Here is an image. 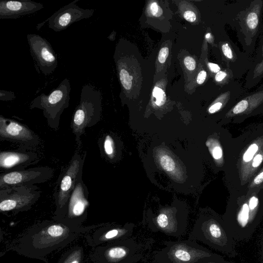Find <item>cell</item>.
<instances>
[{"label": "cell", "instance_id": "obj_1", "mask_svg": "<svg viewBox=\"0 0 263 263\" xmlns=\"http://www.w3.org/2000/svg\"><path fill=\"white\" fill-rule=\"evenodd\" d=\"M77 227L57 220L44 221L21 239V252L32 257L45 255L73 240Z\"/></svg>", "mask_w": 263, "mask_h": 263}, {"label": "cell", "instance_id": "obj_2", "mask_svg": "<svg viewBox=\"0 0 263 263\" xmlns=\"http://www.w3.org/2000/svg\"><path fill=\"white\" fill-rule=\"evenodd\" d=\"M188 239L199 241L230 257L237 255L236 242L224 220L214 215H202L195 223Z\"/></svg>", "mask_w": 263, "mask_h": 263}, {"label": "cell", "instance_id": "obj_3", "mask_svg": "<svg viewBox=\"0 0 263 263\" xmlns=\"http://www.w3.org/2000/svg\"><path fill=\"white\" fill-rule=\"evenodd\" d=\"M101 100L99 90L91 85L83 86L79 104L73 111L70 122L78 148L81 147V137L85 134L86 129L95 125L100 119Z\"/></svg>", "mask_w": 263, "mask_h": 263}, {"label": "cell", "instance_id": "obj_4", "mask_svg": "<svg viewBox=\"0 0 263 263\" xmlns=\"http://www.w3.org/2000/svg\"><path fill=\"white\" fill-rule=\"evenodd\" d=\"M163 245V248L154 252L155 263H200L214 253L190 239L165 241Z\"/></svg>", "mask_w": 263, "mask_h": 263}, {"label": "cell", "instance_id": "obj_5", "mask_svg": "<svg viewBox=\"0 0 263 263\" xmlns=\"http://www.w3.org/2000/svg\"><path fill=\"white\" fill-rule=\"evenodd\" d=\"M70 91V81L68 79L65 78L49 94L41 93L33 99L29 108L42 110L48 126L57 130L59 127L61 116L69 106Z\"/></svg>", "mask_w": 263, "mask_h": 263}, {"label": "cell", "instance_id": "obj_6", "mask_svg": "<svg viewBox=\"0 0 263 263\" xmlns=\"http://www.w3.org/2000/svg\"><path fill=\"white\" fill-rule=\"evenodd\" d=\"M86 157V152L82 156L76 151L69 163L61 169L53 194L56 206L53 218L55 220L60 217L79 177L83 174Z\"/></svg>", "mask_w": 263, "mask_h": 263}, {"label": "cell", "instance_id": "obj_7", "mask_svg": "<svg viewBox=\"0 0 263 263\" xmlns=\"http://www.w3.org/2000/svg\"><path fill=\"white\" fill-rule=\"evenodd\" d=\"M41 195V190L35 185L0 189V211L5 214L27 211L36 203Z\"/></svg>", "mask_w": 263, "mask_h": 263}, {"label": "cell", "instance_id": "obj_8", "mask_svg": "<svg viewBox=\"0 0 263 263\" xmlns=\"http://www.w3.org/2000/svg\"><path fill=\"white\" fill-rule=\"evenodd\" d=\"M145 246L134 237L110 243L100 248L99 263H136L144 254Z\"/></svg>", "mask_w": 263, "mask_h": 263}, {"label": "cell", "instance_id": "obj_9", "mask_svg": "<svg viewBox=\"0 0 263 263\" xmlns=\"http://www.w3.org/2000/svg\"><path fill=\"white\" fill-rule=\"evenodd\" d=\"M88 195L89 192L82 179V174L79 177L73 192L57 221L78 227L87 217L89 205Z\"/></svg>", "mask_w": 263, "mask_h": 263}, {"label": "cell", "instance_id": "obj_10", "mask_svg": "<svg viewBox=\"0 0 263 263\" xmlns=\"http://www.w3.org/2000/svg\"><path fill=\"white\" fill-rule=\"evenodd\" d=\"M54 173L52 167L47 166L1 173L0 189L43 183L50 180Z\"/></svg>", "mask_w": 263, "mask_h": 263}, {"label": "cell", "instance_id": "obj_11", "mask_svg": "<svg viewBox=\"0 0 263 263\" xmlns=\"http://www.w3.org/2000/svg\"><path fill=\"white\" fill-rule=\"evenodd\" d=\"M0 140L19 144L25 149L35 147L40 144L38 135L26 125L0 116Z\"/></svg>", "mask_w": 263, "mask_h": 263}, {"label": "cell", "instance_id": "obj_12", "mask_svg": "<svg viewBox=\"0 0 263 263\" xmlns=\"http://www.w3.org/2000/svg\"><path fill=\"white\" fill-rule=\"evenodd\" d=\"M79 1L74 0L61 8L43 22L37 24L36 29L39 30L48 22V27L58 32L66 29L75 22L91 17L95 10L80 7L77 5Z\"/></svg>", "mask_w": 263, "mask_h": 263}, {"label": "cell", "instance_id": "obj_13", "mask_svg": "<svg viewBox=\"0 0 263 263\" xmlns=\"http://www.w3.org/2000/svg\"><path fill=\"white\" fill-rule=\"evenodd\" d=\"M30 54L40 70L45 76L51 74L58 65V57L50 43L39 34H28Z\"/></svg>", "mask_w": 263, "mask_h": 263}, {"label": "cell", "instance_id": "obj_14", "mask_svg": "<svg viewBox=\"0 0 263 263\" xmlns=\"http://www.w3.org/2000/svg\"><path fill=\"white\" fill-rule=\"evenodd\" d=\"M149 229L153 232H160L176 237L184 234L187 228V220L185 216L180 217L167 210L152 217L148 222Z\"/></svg>", "mask_w": 263, "mask_h": 263}, {"label": "cell", "instance_id": "obj_15", "mask_svg": "<svg viewBox=\"0 0 263 263\" xmlns=\"http://www.w3.org/2000/svg\"><path fill=\"white\" fill-rule=\"evenodd\" d=\"M39 157L36 153L25 150L2 151L0 153L1 173L26 169L37 163Z\"/></svg>", "mask_w": 263, "mask_h": 263}, {"label": "cell", "instance_id": "obj_16", "mask_svg": "<svg viewBox=\"0 0 263 263\" xmlns=\"http://www.w3.org/2000/svg\"><path fill=\"white\" fill-rule=\"evenodd\" d=\"M44 8L42 3L31 0L0 2V19L17 18L32 14Z\"/></svg>", "mask_w": 263, "mask_h": 263}, {"label": "cell", "instance_id": "obj_17", "mask_svg": "<svg viewBox=\"0 0 263 263\" xmlns=\"http://www.w3.org/2000/svg\"><path fill=\"white\" fill-rule=\"evenodd\" d=\"M135 225L127 223L124 226H108L100 230L97 235V243L114 242L131 237Z\"/></svg>", "mask_w": 263, "mask_h": 263}, {"label": "cell", "instance_id": "obj_18", "mask_svg": "<svg viewBox=\"0 0 263 263\" xmlns=\"http://www.w3.org/2000/svg\"><path fill=\"white\" fill-rule=\"evenodd\" d=\"M99 146L104 154L111 159L114 157L115 153L114 140L110 135L104 136L103 139L99 141Z\"/></svg>", "mask_w": 263, "mask_h": 263}, {"label": "cell", "instance_id": "obj_19", "mask_svg": "<svg viewBox=\"0 0 263 263\" xmlns=\"http://www.w3.org/2000/svg\"><path fill=\"white\" fill-rule=\"evenodd\" d=\"M82 258V250L78 248L70 252L62 263H81Z\"/></svg>", "mask_w": 263, "mask_h": 263}, {"label": "cell", "instance_id": "obj_20", "mask_svg": "<svg viewBox=\"0 0 263 263\" xmlns=\"http://www.w3.org/2000/svg\"><path fill=\"white\" fill-rule=\"evenodd\" d=\"M120 82L123 87L126 90H129L132 85L133 77L124 69H121L119 72Z\"/></svg>", "mask_w": 263, "mask_h": 263}, {"label": "cell", "instance_id": "obj_21", "mask_svg": "<svg viewBox=\"0 0 263 263\" xmlns=\"http://www.w3.org/2000/svg\"><path fill=\"white\" fill-rule=\"evenodd\" d=\"M160 164L163 168L168 172L173 171L175 167V162L170 156L167 155L161 157Z\"/></svg>", "mask_w": 263, "mask_h": 263}, {"label": "cell", "instance_id": "obj_22", "mask_svg": "<svg viewBox=\"0 0 263 263\" xmlns=\"http://www.w3.org/2000/svg\"><path fill=\"white\" fill-rule=\"evenodd\" d=\"M200 263H234L226 260L221 255L214 253L212 255L203 259Z\"/></svg>", "mask_w": 263, "mask_h": 263}, {"label": "cell", "instance_id": "obj_23", "mask_svg": "<svg viewBox=\"0 0 263 263\" xmlns=\"http://www.w3.org/2000/svg\"><path fill=\"white\" fill-rule=\"evenodd\" d=\"M153 97L156 99L155 103L158 106L163 105L165 101V93L160 88L156 87L153 91Z\"/></svg>", "mask_w": 263, "mask_h": 263}, {"label": "cell", "instance_id": "obj_24", "mask_svg": "<svg viewBox=\"0 0 263 263\" xmlns=\"http://www.w3.org/2000/svg\"><path fill=\"white\" fill-rule=\"evenodd\" d=\"M257 150L258 146L255 144H252L243 155V160L246 162L250 161Z\"/></svg>", "mask_w": 263, "mask_h": 263}, {"label": "cell", "instance_id": "obj_25", "mask_svg": "<svg viewBox=\"0 0 263 263\" xmlns=\"http://www.w3.org/2000/svg\"><path fill=\"white\" fill-rule=\"evenodd\" d=\"M247 23L248 27L251 29H255L258 23V18L255 13H250L247 17Z\"/></svg>", "mask_w": 263, "mask_h": 263}, {"label": "cell", "instance_id": "obj_26", "mask_svg": "<svg viewBox=\"0 0 263 263\" xmlns=\"http://www.w3.org/2000/svg\"><path fill=\"white\" fill-rule=\"evenodd\" d=\"M16 98L13 92L4 90H0V100L1 101H11Z\"/></svg>", "mask_w": 263, "mask_h": 263}, {"label": "cell", "instance_id": "obj_27", "mask_svg": "<svg viewBox=\"0 0 263 263\" xmlns=\"http://www.w3.org/2000/svg\"><path fill=\"white\" fill-rule=\"evenodd\" d=\"M248 105V103L246 100H242L234 107L233 111L235 114L241 113L247 109Z\"/></svg>", "mask_w": 263, "mask_h": 263}, {"label": "cell", "instance_id": "obj_28", "mask_svg": "<svg viewBox=\"0 0 263 263\" xmlns=\"http://www.w3.org/2000/svg\"><path fill=\"white\" fill-rule=\"evenodd\" d=\"M184 64L189 70H193L196 67V62L191 57H186L184 59Z\"/></svg>", "mask_w": 263, "mask_h": 263}, {"label": "cell", "instance_id": "obj_29", "mask_svg": "<svg viewBox=\"0 0 263 263\" xmlns=\"http://www.w3.org/2000/svg\"><path fill=\"white\" fill-rule=\"evenodd\" d=\"M169 50L166 47L161 48L159 51L158 60L160 63H164L168 55Z\"/></svg>", "mask_w": 263, "mask_h": 263}, {"label": "cell", "instance_id": "obj_30", "mask_svg": "<svg viewBox=\"0 0 263 263\" xmlns=\"http://www.w3.org/2000/svg\"><path fill=\"white\" fill-rule=\"evenodd\" d=\"M184 18L188 22H193L196 20V16L194 12L191 11H186L183 15Z\"/></svg>", "mask_w": 263, "mask_h": 263}, {"label": "cell", "instance_id": "obj_31", "mask_svg": "<svg viewBox=\"0 0 263 263\" xmlns=\"http://www.w3.org/2000/svg\"><path fill=\"white\" fill-rule=\"evenodd\" d=\"M222 50L226 57L229 59L233 58V53L232 50L228 44H225L222 46Z\"/></svg>", "mask_w": 263, "mask_h": 263}, {"label": "cell", "instance_id": "obj_32", "mask_svg": "<svg viewBox=\"0 0 263 263\" xmlns=\"http://www.w3.org/2000/svg\"><path fill=\"white\" fill-rule=\"evenodd\" d=\"M212 154L215 159H219L222 156V150L219 146H216L214 148Z\"/></svg>", "mask_w": 263, "mask_h": 263}, {"label": "cell", "instance_id": "obj_33", "mask_svg": "<svg viewBox=\"0 0 263 263\" xmlns=\"http://www.w3.org/2000/svg\"><path fill=\"white\" fill-rule=\"evenodd\" d=\"M206 77V72L204 70H201L198 74L197 82L199 84H202Z\"/></svg>", "mask_w": 263, "mask_h": 263}, {"label": "cell", "instance_id": "obj_34", "mask_svg": "<svg viewBox=\"0 0 263 263\" xmlns=\"http://www.w3.org/2000/svg\"><path fill=\"white\" fill-rule=\"evenodd\" d=\"M258 203V199L255 197H252L249 201V206L251 211H253Z\"/></svg>", "mask_w": 263, "mask_h": 263}, {"label": "cell", "instance_id": "obj_35", "mask_svg": "<svg viewBox=\"0 0 263 263\" xmlns=\"http://www.w3.org/2000/svg\"><path fill=\"white\" fill-rule=\"evenodd\" d=\"M222 106L221 102H217L212 105L209 109L210 113L213 114L219 110Z\"/></svg>", "mask_w": 263, "mask_h": 263}, {"label": "cell", "instance_id": "obj_36", "mask_svg": "<svg viewBox=\"0 0 263 263\" xmlns=\"http://www.w3.org/2000/svg\"><path fill=\"white\" fill-rule=\"evenodd\" d=\"M262 158L263 157L261 155L258 154L256 155L253 159L252 163L253 166L254 167L258 166L262 162Z\"/></svg>", "mask_w": 263, "mask_h": 263}, {"label": "cell", "instance_id": "obj_37", "mask_svg": "<svg viewBox=\"0 0 263 263\" xmlns=\"http://www.w3.org/2000/svg\"><path fill=\"white\" fill-rule=\"evenodd\" d=\"M208 66L210 69L213 72L217 73L220 71V68L217 64L212 63H209Z\"/></svg>", "mask_w": 263, "mask_h": 263}, {"label": "cell", "instance_id": "obj_38", "mask_svg": "<svg viewBox=\"0 0 263 263\" xmlns=\"http://www.w3.org/2000/svg\"><path fill=\"white\" fill-rule=\"evenodd\" d=\"M227 76V73L224 71H220L217 73L215 76V80L217 82L222 81Z\"/></svg>", "mask_w": 263, "mask_h": 263}, {"label": "cell", "instance_id": "obj_39", "mask_svg": "<svg viewBox=\"0 0 263 263\" xmlns=\"http://www.w3.org/2000/svg\"><path fill=\"white\" fill-rule=\"evenodd\" d=\"M151 10L152 13L155 15L159 12V7L156 3H153L151 5Z\"/></svg>", "mask_w": 263, "mask_h": 263}, {"label": "cell", "instance_id": "obj_40", "mask_svg": "<svg viewBox=\"0 0 263 263\" xmlns=\"http://www.w3.org/2000/svg\"><path fill=\"white\" fill-rule=\"evenodd\" d=\"M263 181V172L260 173L254 179V182L255 184H259Z\"/></svg>", "mask_w": 263, "mask_h": 263}, {"label": "cell", "instance_id": "obj_41", "mask_svg": "<svg viewBox=\"0 0 263 263\" xmlns=\"http://www.w3.org/2000/svg\"><path fill=\"white\" fill-rule=\"evenodd\" d=\"M260 259L261 262L263 263V233L261 234L260 241Z\"/></svg>", "mask_w": 263, "mask_h": 263}, {"label": "cell", "instance_id": "obj_42", "mask_svg": "<svg viewBox=\"0 0 263 263\" xmlns=\"http://www.w3.org/2000/svg\"><path fill=\"white\" fill-rule=\"evenodd\" d=\"M210 36V33H207L206 35H205V37L206 38H209Z\"/></svg>", "mask_w": 263, "mask_h": 263}]
</instances>
